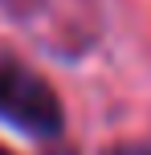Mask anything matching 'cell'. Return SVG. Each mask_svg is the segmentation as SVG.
<instances>
[{"instance_id":"1","label":"cell","mask_w":151,"mask_h":155,"mask_svg":"<svg viewBox=\"0 0 151 155\" xmlns=\"http://www.w3.org/2000/svg\"><path fill=\"white\" fill-rule=\"evenodd\" d=\"M0 118L33 139H57L65 127L57 90L25 65H0Z\"/></svg>"},{"instance_id":"2","label":"cell","mask_w":151,"mask_h":155,"mask_svg":"<svg viewBox=\"0 0 151 155\" xmlns=\"http://www.w3.org/2000/svg\"><path fill=\"white\" fill-rule=\"evenodd\" d=\"M106 155H151V147H143V143H127V147H114Z\"/></svg>"},{"instance_id":"3","label":"cell","mask_w":151,"mask_h":155,"mask_svg":"<svg viewBox=\"0 0 151 155\" xmlns=\"http://www.w3.org/2000/svg\"><path fill=\"white\" fill-rule=\"evenodd\" d=\"M0 155H12V151H4V147H0Z\"/></svg>"}]
</instances>
